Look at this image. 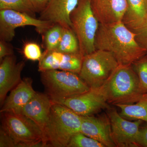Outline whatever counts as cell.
Segmentation results:
<instances>
[{
	"label": "cell",
	"mask_w": 147,
	"mask_h": 147,
	"mask_svg": "<svg viewBox=\"0 0 147 147\" xmlns=\"http://www.w3.org/2000/svg\"><path fill=\"white\" fill-rule=\"evenodd\" d=\"M78 2L79 0H50L39 18L63 28H72L70 15Z\"/></svg>",
	"instance_id": "obj_13"
},
{
	"label": "cell",
	"mask_w": 147,
	"mask_h": 147,
	"mask_svg": "<svg viewBox=\"0 0 147 147\" xmlns=\"http://www.w3.org/2000/svg\"><path fill=\"white\" fill-rule=\"evenodd\" d=\"M146 56H147V55H146Z\"/></svg>",
	"instance_id": "obj_31"
},
{
	"label": "cell",
	"mask_w": 147,
	"mask_h": 147,
	"mask_svg": "<svg viewBox=\"0 0 147 147\" xmlns=\"http://www.w3.org/2000/svg\"><path fill=\"white\" fill-rule=\"evenodd\" d=\"M0 147H15V144L11 137L2 127L0 131Z\"/></svg>",
	"instance_id": "obj_27"
},
{
	"label": "cell",
	"mask_w": 147,
	"mask_h": 147,
	"mask_svg": "<svg viewBox=\"0 0 147 147\" xmlns=\"http://www.w3.org/2000/svg\"><path fill=\"white\" fill-rule=\"evenodd\" d=\"M0 65V102L2 105L9 92L21 81V74L25 65L23 61L16 62L13 55L7 56Z\"/></svg>",
	"instance_id": "obj_12"
},
{
	"label": "cell",
	"mask_w": 147,
	"mask_h": 147,
	"mask_svg": "<svg viewBox=\"0 0 147 147\" xmlns=\"http://www.w3.org/2000/svg\"><path fill=\"white\" fill-rule=\"evenodd\" d=\"M82 117L67 107L53 103L44 129L47 147H67L74 135L81 132Z\"/></svg>",
	"instance_id": "obj_2"
},
{
	"label": "cell",
	"mask_w": 147,
	"mask_h": 147,
	"mask_svg": "<svg viewBox=\"0 0 147 147\" xmlns=\"http://www.w3.org/2000/svg\"><path fill=\"white\" fill-rule=\"evenodd\" d=\"M81 132L97 140L107 147H116L113 141L110 119L105 115L99 117L81 116Z\"/></svg>",
	"instance_id": "obj_11"
},
{
	"label": "cell",
	"mask_w": 147,
	"mask_h": 147,
	"mask_svg": "<svg viewBox=\"0 0 147 147\" xmlns=\"http://www.w3.org/2000/svg\"><path fill=\"white\" fill-rule=\"evenodd\" d=\"M121 110L120 115L128 120H140L147 123V93L135 103L118 104Z\"/></svg>",
	"instance_id": "obj_19"
},
{
	"label": "cell",
	"mask_w": 147,
	"mask_h": 147,
	"mask_svg": "<svg viewBox=\"0 0 147 147\" xmlns=\"http://www.w3.org/2000/svg\"><path fill=\"white\" fill-rule=\"evenodd\" d=\"M122 22L132 31L147 23V0H127Z\"/></svg>",
	"instance_id": "obj_17"
},
{
	"label": "cell",
	"mask_w": 147,
	"mask_h": 147,
	"mask_svg": "<svg viewBox=\"0 0 147 147\" xmlns=\"http://www.w3.org/2000/svg\"><path fill=\"white\" fill-rule=\"evenodd\" d=\"M91 5L100 24L122 21L127 7V0H91Z\"/></svg>",
	"instance_id": "obj_14"
},
{
	"label": "cell",
	"mask_w": 147,
	"mask_h": 147,
	"mask_svg": "<svg viewBox=\"0 0 147 147\" xmlns=\"http://www.w3.org/2000/svg\"><path fill=\"white\" fill-rule=\"evenodd\" d=\"M50 0H29L36 13L42 12Z\"/></svg>",
	"instance_id": "obj_30"
},
{
	"label": "cell",
	"mask_w": 147,
	"mask_h": 147,
	"mask_svg": "<svg viewBox=\"0 0 147 147\" xmlns=\"http://www.w3.org/2000/svg\"><path fill=\"white\" fill-rule=\"evenodd\" d=\"M50 98L54 103L64 105L81 116L93 115L109 107L103 85L71 97Z\"/></svg>",
	"instance_id": "obj_8"
},
{
	"label": "cell",
	"mask_w": 147,
	"mask_h": 147,
	"mask_svg": "<svg viewBox=\"0 0 147 147\" xmlns=\"http://www.w3.org/2000/svg\"><path fill=\"white\" fill-rule=\"evenodd\" d=\"M2 114L1 127L11 137L15 147H47L43 131L34 122L21 113Z\"/></svg>",
	"instance_id": "obj_4"
},
{
	"label": "cell",
	"mask_w": 147,
	"mask_h": 147,
	"mask_svg": "<svg viewBox=\"0 0 147 147\" xmlns=\"http://www.w3.org/2000/svg\"><path fill=\"white\" fill-rule=\"evenodd\" d=\"M67 59V53H61L57 50L45 51L39 61L38 71L40 72L56 69L65 71Z\"/></svg>",
	"instance_id": "obj_18"
},
{
	"label": "cell",
	"mask_w": 147,
	"mask_h": 147,
	"mask_svg": "<svg viewBox=\"0 0 147 147\" xmlns=\"http://www.w3.org/2000/svg\"><path fill=\"white\" fill-rule=\"evenodd\" d=\"M103 86L108 103L115 105L135 103L144 94L131 65H119Z\"/></svg>",
	"instance_id": "obj_3"
},
{
	"label": "cell",
	"mask_w": 147,
	"mask_h": 147,
	"mask_svg": "<svg viewBox=\"0 0 147 147\" xmlns=\"http://www.w3.org/2000/svg\"><path fill=\"white\" fill-rule=\"evenodd\" d=\"M64 28L58 24H54L43 34V40L46 52L56 50L62 36Z\"/></svg>",
	"instance_id": "obj_21"
},
{
	"label": "cell",
	"mask_w": 147,
	"mask_h": 147,
	"mask_svg": "<svg viewBox=\"0 0 147 147\" xmlns=\"http://www.w3.org/2000/svg\"><path fill=\"white\" fill-rule=\"evenodd\" d=\"M25 57L33 61H39L42 53L38 45L35 42H28L25 44L23 50Z\"/></svg>",
	"instance_id": "obj_25"
},
{
	"label": "cell",
	"mask_w": 147,
	"mask_h": 147,
	"mask_svg": "<svg viewBox=\"0 0 147 147\" xmlns=\"http://www.w3.org/2000/svg\"><path fill=\"white\" fill-rule=\"evenodd\" d=\"M13 55V50L7 42L0 40V60L1 61L7 56Z\"/></svg>",
	"instance_id": "obj_29"
},
{
	"label": "cell",
	"mask_w": 147,
	"mask_h": 147,
	"mask_svg": "<svg viewBox=\"0 0 147 147\" xmlns=\"http://www.w3.org/2000/svg\"><path fill=\"white\" fill-rule=\"evenodd\" d=\"M70 19L71 28L79 40L81 54L85 56L96 50L95 40L100 24L93 11L91 0H79Z\"/></svg>",
	"instance_id": "obj_5"
},
{
	"label": "cell",
	"mask_w": 147,
	"mask_h": 147,
	"mask_svg": "<svg viewBox=\"0 0 147 147\" xmlns=\"http://www.w3.org/2000/svg\"><path fill=\"white\" fill-rule=\"evenodd\" d=\"M36 92L32 87V80L25 78L11 92L2 106L1 113L11 112L21 113L24 106L34 96Z\"/></svg>",
	"instance_id": "obj_16"
},
{
	"label": "cell",
	"mask_w": 147,
	"mask_h": 147,
	"mask_svg": "<svg viewBox=\"0 0 147 147\" xmlns=\"http://www.w3.org/2000/svg\"><path fill=\"white\" fill-rule=\"evenodd\" d=\"M56 50L64 53H81L79 40L72 28H64L61 39Z\"/></svg>",
	"instance_id": "obj_20"
},
{
	"label": "cell",
	"mask_w": 147,
	"mask_h": 147,
	"mask_svg": "<svg viewBox=\"0 0 147 147\" xmlns=\"http://www.w3.org/2000/svg\"><path fill=\"white\" fill-rule=\"evenodd\" d=\"M139 45L147 53V23L139 28L132 31Z\"/></svg>",
	"instance_id": "obj_26"
},
{
	"label": "cell",
	"mask_w": 147,
	"mask_h": 147,
	"mask_svg": "<svg viewBox=\"0 0 147 147\" xmlns=\"http://www.w3.org/2000/svg\"><path fill=\"white\" fill-rule=\"evenodd\" d=\"M112 137L116 147H138L137 139L142 121H130L124 118L115 109H108Z\"/></svg>",
	"instance_id": "obj_10"
},
{
	"label": "cell",
	"mask_w": 147,
	"mask_h": 147,
	"mask_svg": "<svg viewBox=\"0 0 147 147\" xmlns=\"http://www.w3.org/2000/svg\"><path fill=\"white\" fill-rule=\"evenodd\" d=\"M54 24L37 19L27 13L12 9L0 10V38L9 42L15 35V30L19 27L32 26L37 32L43 34Z\"/></svg>",
	"instance_id": "obj_9"
},
{
	"label": "cell",
	"mask_w": 147,
	"mask_h": 147,
	"mask_svg": "<svg viewBox=\"0 0 147 147\" xmlns=\"http://www.w3.org/2000/svg\"><path fill=\"white\" fill-rule=\"evenodd\" d=\"M139 78L140 89L143 94L147 93V57L146 55L131 65Z\"/></svg>",
	"instance_id": "obj_23"
},
{
	"label": "cell",
	"mask_w": 147,
	"mask_h": 147,
	"mask_svg": "<svg viewBox=\"0 0 147 147\" xmlns=\"http://www.w3.org/2000/svg\"><path fill=\"white\" fill-rule=\"evenodd\" d=\"M119 65L112 53L96 50L84 56L79 75L90 88H99L108 81Z\"/></svg>",
	"instance_id": "obj_6"
},
{
	"label": "cell",
	"mask_w": 147,
	"mask_h": 147,
	"mask_svg": "<svg viewBox=\"0 0 147 147\" xmlns=\"http://www.w3.org/2000/svg\"><path fill=\"white\" fill-rule=\"evenodd\" d=\"M138 147H147V126L140 128L137 139Z\"/></svg>",
	"instance_id": "obj_28"
},
{
	"label": "cell",
	"mask_w": 147,
	"mask_h": 147,
	"mask_svg": "<svg viewBox=\"0 0 147 147\" xmlns=\"http://www.w3.org/2000/svg\"><path fill=\"white\" fill-rule=\"evenodd\" d=\"M40 73L41 82L51 98L71 97L90 88L79 74L71 71L56 69Z\"/></svg>",
	"instance_id": "obj_7"
},
{
	"label": "cell",
	"mask_w": 147,
	"mask_h": 147,
	"mask_svg": "<svg viewBox=\"0 0 147 147\" xmlns=\"http://www.w3.org/2000/svg\"><path fill=\"white\" fill-rule=\"evenodd\" d=\"M67 147H105L97 140L88 137L80 132L74 135Z\"/></svg>",
	"instance_id": "obj_24"
},
{
	"label": "cell",
	"mask_w": 147,
	"mask_h": 147,
	"mask_svg": "<svg viewBox=\"0 0 147 147\" xmlns=\"http://www.w3.org/2000/svg\"><path fill=\"white\" fill-rule=\"evenodd\" d=\"M95 46L96 50L112 53L121 65H131L147 54L138 44L134 33L122 21L100 24Z\"/></svg>",
	"instance_id": "obj_1"
},
{
	"label": "cell",
	"mask_w": 147,
	"mask_h": 147,
	"mask_svg": "<svg viewBox=\"0 0 147 147\" xmlns=\"http://www.w3.org/2000/svg\"><path fill=\"white\" fill-rule=\"evenodd\" d=\"M12 9L34 17L35 11L29 0H0V10Z\"/></svg>",
	"instance_id": "obj_22"
},
{
	"label": "cell",
	"mask_w": 147,
	"mask_h": 147,
	"mask_svg": "<svg viewBox=\"0 0 147 147\" xmlns=\"http://www.w3.org/2000/svg\"><path fill=\"white\" fill-rule=\"evenodd\" d=\"M53 103L48 94L36 92L23 108L21 113L34 122L44 131Z\"/></svg>",
	"instance_id": "obj_15"
}]
</instances>
